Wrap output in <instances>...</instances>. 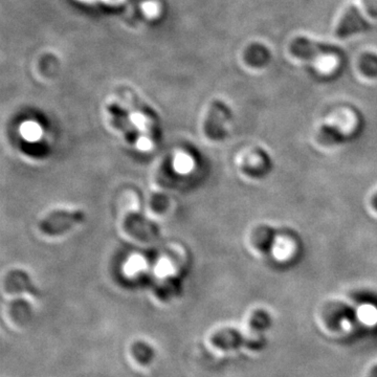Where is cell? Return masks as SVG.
Listing matches in <instances>:
<instances>
[{
  "label": "cell",
  "mask_w": 377,
  "mask_h": 377,
  "mask_svg": "<svg viewBox=\"0 0 377 377\" xmlns=\"http://www.w3.org/2000/svg\"><path fill=\"white\" fill-rule=\"evenodd\" d=\"M6 287L8 292H27L31 294H37L31 278L25 271L17 269L8 273L6 278Z\"/></svg>",
  "instance_id": "8992f818"
},
{
  "label": "cell",
  "mask_w": 377,
  "mask_h": 377,
  "mask_svg": "<svg viewBox=\"0 0 377 377\" xmlns=\"http://www.w3.org/2000/svg\"><path fill=\"white\" fill-rule=\"evenodd\" d=\"M290 52L297 58L315 59L320 57L336 56L341 48L334 44L315 41L306 37H298L290 43Z\"/></svg>",
  "instance_id": "3957f363"
},
{
  "label": "cell",
  "mask_w": 377,
  "mask_h": 377,
  "mask_svg": "<svg viewBox=\"0 0 377 377\" xmlns=\"http://www.w3.org/2000/svg\"><path fill=\"white\" fill-rule=\"evenodd\" d=\"M86 213L81 210H55L48 213L38 223L42 234L50 237L61 236L85 222Z\"/></svg>",
  "instance_id": "6da1fadb"
},
{
  "label": "cell",
  "mask_w": 377,
  "mask_h": 377,
  "mask_svg": "<svg viewBox=\"0 0 377 377\" xmlns=\"http://www.w3.org/2000/svg\"><path fill=\"white\" fill-rule=\"evenodd\" d=\"M370 377H377V366L372 369V371L370 372Z\"/></svg>",
  "instance_id": "8fae6325"
},
{
  "label": "cell",
  "mask_w": 377,
  "mask_h": 377,
  "mask_svg": "<svg viewBox=\"0 0 377 377\" xmlns=\"http://www.w3.org/2000/svg\"><path fill=\"white\" fill-rule=\"evenodd\" d=\"M215 343L220 348L233 350L248 344V340L236 330H225L217 336Z\"/></svg>",
  "instance_id": "ba28073f"
},
{
  "label": "cell",
  "mask_w": 377,
  "mask_h": 377,
  "mask_svg": "<svg viewBox=\"0 0 377 377\" xmlns=\"http://www.w3.org/2000/svg\"><path fill=\"white\" fill-rule=\"evenodd\" d=\"M374 206H376V208H377V195L376 196V198H374Z\"/></svg>",
  "instance_id": "7c38bea8"
},
{
  "label": "cell",
  "mask_w": 377,
  "mask_h": 377,
  "mask_svg": "<svg viewBox=\"0 0 377 377\" xmlns=\"http://www.w3.org/2000/svg\"><path fill=\"white\" fill-rule=\"evenodd\" d=\"M372 29L371 24L364 18L361 14V10L355 4H351L345 10L338 27H336V35L340 39L350 37L355 34L366 33Z\"/></svg>",
  "instance_id": "277c9868"
},
{
  "label": "cell",
  "mask_w": 377,
  "mask_h": 377,
  "mask_svg": "<svg viewBox=\"0 0 377 377\" xmlns=\"http://www.w3.org/2000/svg\"><path fill=\"white\" fill-rule=\"evenodd\" d=\"M271 325H273V320L271 315L264 311H257L250 319V328L257 334H264L265 332H269Z\"/></svg>",
  "instance_id": "9c48e42d"
},
{
  "label": "cell",
  "mask_w": 377,
  "mask_h": 377,
  "mask_svg": "<svg viewBox=\"0 0 377 377\" xmlns=\"http://www.w3.org/2000/svg\"><path fill=\"white\" fill-rule=\"evenodd\" d=\"M113 124L120 132L124 134L128 142L136 143L140 138V130L134 124V118L127 109L123 108L121 105L113 104L108 107Z\"/></svg>",
  "instance_id": "5b68a950"
},
{
  "label": "cell",
  "mask_w": 377,
  "mask_h": 377,
  "mask_svg": "<svg viewBox=\"0 0 377 377\" xmlns=\"http://www.w3.org/2000/svg\"><path fill=\"white\" fill-rule=\"evenodd\" d=\"M271 52L263 44L254 43L246 52V61L252 67H263L271 61Z\"/></svg>",
  "instance_id": "52a82bcc"
},
{
  "label": "cell",
  "mask_w": 377,
  "mask_h": 377,
  "mask_svg": "<svg viewBox=\"0 0 377 377\" xmlns=\"http://www.w3.org/2000/svg\"><path fill=\"white\" fill-rule=\"evenodd\" d=\"M360 69L366 77H377V55L367 52L362 56L360 60Z\"/></svg>",
  "instance_id": "30bf717a"
},
{
  "label": "cell",
  "mask_w": 377,
  "mask_h": 377,
  "mask_svg": "<svg viewBox=\"0 0 377 377\" xmlns=\"http://www.w3.org/2000/svg\"><path fill=\"white\" fill-rule=\"evenodd\" d=\"M232 118V111L222 101L212 103L204 122V130L206 138L211 141L225 140L227 134V124Z\"/></svg>",
  "instance_id": "7a4b0ae2"
}]
</instances>
